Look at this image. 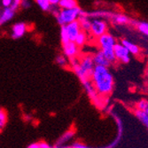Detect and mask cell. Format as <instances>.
Returning <instances> with one entry per match:
<instances>
[{"instance_id":"3957f363","label":"cell","mask_w":148,"mask_h":148,"mask_svg":"<svg viewBox=\"0 0 148 148\" xmlns=\"http://www.w3.org/2000/svg\"><path fill=\"white\" fill-rule=\"evenodd\" d=\"M83 10L79 6L73 9H61L60 14L56 17L57 23L61 26H66L75 21H77Z\"/></svg>"},{"instance_id":"83f0119b","label":"cell","mask_w":148,"mask_h":148,"mask_svg":"<svg viewBox=\"0 0 148 148\" xmlns=\"http://www.w3.org/2000/svg\"><path fill=\"white\" fill-rule=\"evenodd\" d=\"M31 2L29 0H21V7L23 9H29L31 7Z\"/></svg>"},{"instance_id":"6da1fadb","label":"cell","mask_w":148,"mask_h":148,"mask_svg":"<svg viewBox=\"0 0 148 148\" xmlns=\"http://www.w3.org/2000/svg\"><path fill=\"white\" fill-rule=\"evenodd\" d=\"M91 82L100 96H108L113 92L114 77L106 66H95L91 76Z\"/></svg>"},{"instance_id":"cb8c5ba5","label":"cell","mask_w":148,"mask_h":148,"mask_svg":"<svg viewBox=\"0 0 148 148\" xmlns=\"http://www.w3.org/2000/svg\"><path fill=\"white\" fill-rule=\"evenodd\" d=\"M55 62L60 66H68L69 64V60H68V57H66V55H64V54L58 55L55 58Z\"/></svg>"},{"instance_id":"836d02e7","label":"cell","mask_w":148,"mask_h":148,"mask_svg":"<svg viewBox=\"0 0 148 148\" xmlns=\"http://www.w3.org/2000/svg\"><path fill=\"white\" fill-rule=\"evenodd\" d=\"M27 148H40V145L39 143H33V144H30Z\"/></svg>"},{"instance_id":"f1b7e54d","label":"cell","mask_w":148,"mask_h":148,"mask_svg":"<svg viewBox=\"0 0 148 148\" xmlns=\"http://www.w3.org/2000/svg\"><path fill=\"white\" fill-rule=\"evenodd\" d=\"M13 4V0H1L2 7H12Z\"/></svg>"},{"instance_id":"ac0fdd59","label":"cell","mask_w":148,"mask_h":148,"mask_svg":"<svg viewBox=\"0 0 148 148\" xmlns=\"http://www.w3.org/2000/svg\"><path fill=\"white\" fill-rule=\"evenodd\" d=\"M132 26L136 27V28L144 35L148 36V22L145 21H133L131 20L130 22Z\"/></svg>"},{"instance_id":"4fadbf2b","label":"cell","mask_w":148,"mask_h":148,"mask_svg":"<svg viewBox=\"0 0 148 148\" xmlns=\"http://www.w3.org/2000/svg\"><path fill=\"white\" fill-rule=\"evenodd\" d=\"M93 60L96 66H106V68H109L111 66V62L106 58L102 50H99L94 53Z\"/></svg>"},{"instance_id":"9a60e30c","label":"cell","mask_w":148,"mask_h":148,"mask_svg":"<svg viewBox=\"0 0 148 148\" xmlns=\"http://www.w3.org/2000/svg\"><path fill=\"white\" fill-rule=\"evenodd\" d=\"M120 43L122 44L130 51V54H133V55H138V54H139V52H140L139 47L137 45H135V44H133L132 42L129 41L128 39H125V38L124 39H122Z\"/></svg>"},{"instance_id":"4dcf8cb0","label":"cell","mask_w":148,"mask_h":148,"mask_svg":"<svg viewBox=\"0 0 148 148\" xmlns=\"http://www.w3.org/2000/svg\"><path fill=\"white\" fill-rule=\"evenodd\" d=\"M39 145H40V148H52L53 147L46 142H41V143H39Z\"/></svg>"},{"instance_id":"4316f807","label":"cell","mask_w":148,"mask_h":148,"mask_svg":"<svg viewBox=\"0 0 148 148\" xmlns=\"http://www.w3.org/2000/svg\"><path fill=\"white\" fill-rule=\"evenodd\" d=\"M6 120H7L6 113L3 109H1L0 110V129L1 130H3V128L5 127L6 123Z\"/></svg>"},{"instance_id":"9c48e42d","label":"cell","mask_w":148,"mask_h":148,"mask_svg":"<svg viewBox=\"0 0 148 148\" xmlns=\"http://www.w3.org/2000/svg\"><path fill=\"white\" fill-rule=\"evenodd\" d=\"M27 29L28 27L24 22H17L13 24L11 29V37L12 39H19L26 34Z\"/></svg>"},{"instance_id":"484cf974","label":"cell","mask_w":148,"mask_h":148,"mask_svg":"<svg viewBox=\"0 0 148 148\" xmlns=\"http://www.w3.org/2000/svg\"><path fill=\"white\" fill-rule=\"evenodd\" d=\"M104 54L106 56V58L108 60L111 64L114 63L117 60H116V57H115V54H114V49H111V50H106V51H103Z\"/></svg>"},{"instance_id":"d6986e66","label":"cell","mask_w":148,"mask_h":148,"mask_svg":"<svg viewBox=\"0 0 148 148\" xmlns=\"http://www.w3.org/2000/svg\"><path fill=\"white\" fill-rule=\"evenodd\" d=\"M60 9H73L78 7L76 0H60L59 4Z\"/></svg>"},{"instance_id":"ffe728a7","label":"cell","mask_w":148,"mask_h":148,"mask_svg":"<svg viewBox=\"0 0 148 148\" xmlns=\"http://www.w3.org/2000/svg\"><path fill=\"white\" fill-rule=\"evenodd\" d=\"M134 114H135L136 117L140 121V122L147 128L148 130V115L145 114L143 111L136 108L135 110H134Z\"/></svg>"},{"instance_id":"52a82bcc","label":"cell","mask_w":148,"mask_h":148,"mask_svg":"<svg viewBox=\"0 0 148 148\" xmlns=\"http://www.w3.org/2000/svg\"><path fill=\"white\" fill-rule=\"evenodd\" d=\"M116 44H117V42H116V39L114 38V36L108 32L98 38V45H99L100 50H102V51L114 49V45Z\"/></svg>"},{"instance_id":"30bf717a","label":"cell","mask_w":148,"mask_h":148,"mask_svg":"<svg viewBox=\"0 0 148 148\" xmlns=\"http://www.w3.org/2000/svg\"><path fill=\"white\" fill-rule=\"evenodd\" d=\"M62 49H63V53L69 59L77 57L79 53V46L72 41H69V43H66L62 45Z\"/></svg>"},{"instance_id":"e0dca14e","label":"cell","mask_w":148,"mask_h":148,"mask_svg":"<svg viewBox=\"0 0 148 148\" xmlns=\"http://www.w3.org/2000/svg\"><path fill=\"white\" fill-rule=\"evenodd\" d=\"M111 21H113L114 24L117 25H124L130 22V20L128 16L122 14V13H114L113 17L111 19Z\"/></svg>"},{"instance_id":"ba28073f","label":"cell","mask_w":148,"mask_h":148,"mask_svg":"<svg viewBox=\"0 0 148 148\" xmlns=\"http://www.w3.org/2000/svg\"><path fill=\"white\" fill-rule=\"evenodd\" d=\"M116 60L123 64H128L130 61V51L121 43H117L114 48Z\"/></svg>"},{"instance_id":"d4e9b609","label":"cell","mask_w":148,"mask_h":148,"mask_svg":"<svg viewBox=\"0 0 148 148\" xmlns=\"http://www.w3.org/2000/svg\"><path fill=\"white\" fill-rule=\"evenodd\" d=\"M137 108L143 111L145 114L148 115V100L146 99H141L137 104Z\"/></svg>"},{"instance_id":"d6a6232c","label":"cell","mask_w":148,"mask_h":148,"mask_svg":"<svg viewBox=\"0 0 148 148\" xmlns=\"http://www.w3.org/2000/svg\"><path fill=\"white\" fill-rule=\"evenodd\" d=\"M51 5L52 6H55V5H59L60 2V0H49Z\"/></svg>"},{"instance_id":"e575fe53","label":"cell","mask_w":148,"mask_h":148,"mask_svg":"<svg viewBox=\"0 0 148 148\" xmlns=\"http://www.w3.org/2000/svg\"><path fill=\"white\" fill-rule=\"evenodd\" d=\"M145 75H146V78L148 79V70L146 71V74H145Z\"/></svg>"},{"instance_id":"7a4b0ae2","label":"cell","mask_w":148,"mask_h":148,"mask_svg":"<svg viewBox=\"0 0 148 148\" xmlns=\"http://www.w3.org/2000/svg\"><path fill=\"white\" fill-rule=\"evenodd\" d=\"M96 64L94 62L93 56L91 55H85L80 59V63L74 66L72 69L76 76L79 78V80L82 81L91 79L94 69H95Z\"/></svg>"},{"instance_id":"1f68e13d","label":"cell","mask_w":148,"mask_h":148,"mask_svg":"<svg viewBox=\"0 0 148 148\" xmlns=\"http://www.w3.org/2000/svg\"><path fill=\"white\" fill-rule=\"evenodd\" d=\"M52 148H71V145H53Z\"/></svg>"},{"instance_id":"603a6c76","label":"cell","mask_w":148,"mask_h":148,"mask_svg":"<svg viewBox=\"0 0 148 148\" xmlns=\"http://www.w3.org/2000/svg\"><path fill=\"white\" fill-rule=\"evenodd\" d=\"M60 40H61V45L69 43L70 41V38L66 30V26H61L60 27Z\"/></svg>"},{"instance_id":"8fae6325","label":"cell","mask_w":148,"mask_h":148,"mask_svg":"<svg viewBox=\"0 0 148 148\" xmlns=\"http://www.w3.org/2000/svg\"><path fill=\"white\" fill-rule=\"evenodd\" d=\"M66 30H68L70 41L75 42V40L76 39L79 33L82 31V28H81L79 21L77 20V21H75L68 24V25H66Z\"/></svg>"},{"instance_id":"7402d4cb","label":"cell","mask_w":148,"mask_h":148,"mask_svg":"<svg viewBox=\"0 0 148 148\" xmlns=\"http://www.w3.org/2000/svg\"><path fill=\"white\" fill-rule=\"evenodd\" d=\"M37 5L44 12H50L51 5L49 0H35Z\"/></svg>"},{"instance_id":"44dd1931","label":"cell","mask_w":148,"mask_h":148,"mask_svg":"<svg viewBox=\"0 0 148 148\" xmlns=\"http://www.w3.org/2000/svg\"><path fill=\"white\" fill-rule=\"evenodd\" d=\"M87 42V33L84 30H82L79 35L77 36L76 39L75 40V43L79 46V47H82L85 45V43Z\"/></svg>"},{"instance_id":"7c38bea8","label":"cell","mask_w":148,"mask_h":148,"mask_svg":"<svg viewBox=\"0 0 148 148\" xmlns=\"http://www.w3.org/2000/svg\"><path fill=\"white\" fill-rule=\"evenodd\" d=\"M16 11L13 10L12 7H2L1 12H0V24L4 25L5 23L10 21L15 16Z\"/></svg>"},{"instance_id":"277c9868","label":"cell","mask_w":148,"mask_h":148,"mask_svg":"<svg viewBox=\"0 0 148 148\" xmlns=\"http://www.w3.org/2000/svg\"><path fill=\"white\" fill-rule=\"evenodd\" d=\"M83 87L87 93L88 97L91 99V101L95 104L97 106H99L101 105V99H100V95L97 91L95 86H94L93 83L91 82V79L86 80L82 82Z\"/></svg>"},{"instance_id":"5b68a950","label":"cell","mask_w":148,"mask_h":148,"mask_svg":"<svg viewBox=\"0 0 148 148\" xmlns=\"http://www.w3.org/2000/svg\"><path fill=\"white\" fill-rule=\"evenodd\" d=\"M108 25L105 20L102 19H93L91 21V29L90 32L93 36L99 38V36L107 33Z\"/></svg>"},{"instance_id":"f546056e","label":"cell","mask_w":148,"mask_h":148,"mask_svg":"<svg viewBox=\"0 0 148 148\" xmlns=\"http://www.w3.org/2000/svg\"><path fill=\"white\" fill-rule=\"evenodd\" d=\"M71 148H90L82 143H79V142H76V143H74L72 145H71Z\"/></svg>"},{"instance_id":"2e32d148","label":"cell","mask_w":148,"mask_h":148,"mask_svg":"<svg viewBox=\"0 0 148 148\" xmlns=\"http://www.w3.org/2000/svg\"><path fill=\"white\" fill-rule=\"evenodd\" d=\"M75 136V132L73 130H68L64 132L62 135L59 138V139L56 142V145H66V143L69 142Z\"/></svg>"},{"instance_id":"8992f818","label":"cell","mask_w":148,"mask_h":148,"mask_svg":"<svg viewBox=\"0 0 148 148\" xmlns=\"http://www.w3.org/2000/svg\"><path fill=\"white\" fill-rule=\"evenodd\" d=\"M111 115L114 119L115 123H116V125H117V130H118V132H117V137H116V138L114 141H112L109 145H107L106 146L94 147V148H115L118 145V144L120 143L121 139H122L123 134V121H122V119H121V117L117 114H115L114 112H111ZM90 148H93V147H90Z\"/></svg>"},{"instance_id":"5bb4252c","label":"cell","mask_w":148,"mask_h":148,"mask_svg":"<svg viewBox=\"0 0 148 148\" xmlns=\"http://www.w3.org/2000/svg\"><path fill=\"white\" fill-rule=\"evenodd\" d=\"M78 21L80 22L82 30L85 31L86 33H90V29H91V21H90V18L88 16L86 12H84V11L82 12Z\"/></svg>"}]
</instances>
